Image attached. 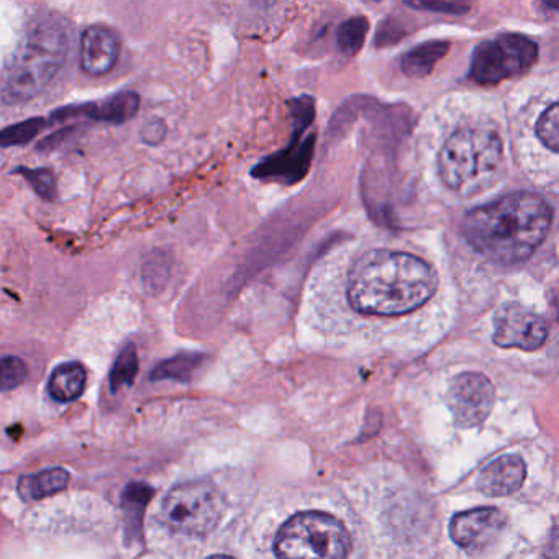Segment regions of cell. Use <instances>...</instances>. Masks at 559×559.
<instances>
[{"label": "cell", "mask_w": 559, "mask_h": 559, "mask_svg": "<svg viewBox=\"0 0 559 559\" xmlns=\"http://www.w3.org/2000/svg\"><path fill=\"white\" fill-rule=\"evenodd\" d=\"M438 274L431 264L404 251L372 250L349 271L348 302L365 316H404L437 293Z\"/></svg>", "instance_id": "cell-1"}, {"label": "cell", "mask_w": 559, "mask_h": 559, "mask_svg": "<svg viewBox=\"0 0 559 559\" xmlns=\"http://www.w3.org/2000/svg\"><path fill=\"white\" fill-rule=\"evenodd\" d=\"M551 222V207L539 195L513 192L471 211L463 234L486 260L522 263L545 241Z\"/></svg>", "instance_id": "cell-2"}, {"label": "cell", "mask_w": 559, "mask_h": 559, "mask_svg": "<svg viewBox=\"0 0 559 559\" xmlns=\"http://www.w3.org/2000/svg\"><path fill=\"white\" fill-rule=\"evenodd\" d=\"M70 53V35L57 21L31 28L0 73V99L21 106L40 96L61 73Z\"/></svg>", "instance_id": "cell-3"}, {"label": "cell", "mask_w": 559, "mask_h": 559, "mask_svg": "<svg viewBox=\"0 0 559 559\" xmlns=\"http://www.w3.org/2000/svg\"><path fill=\"white\" fill-rule=\"evenodd\" d=\"M441 181L460 198L483 194L506 173V150L492 127L473 126L456 130L438 156Z\"/></svg>", "instance_id": "cell-4"}, {"label": "cell", "mask_w": 559, "mask_h": 559, "mask_svg": "<svg viewBox=\"0 0 559 559\" xmlns=\"http://www.w3.org/2000/svg\"><path fill=\"white\" fill-rule=\"evenodd\" d=\"M349 539L345 525L323 512H302L287 520L274 542L280 559H346Z\"/></svg>", "instance_id": "cell-5"}, {"label": "cell", "mask_w": 559, "mask_h": 559, "mask_svg": "<svg viewBox=\"0 0 559 559\" xmlns=\"http://www.w3.org/2000/svg\"><path fill=\"white\" fill-rule=\"evenodd\" d=\"M224 500L214 484L207 480L179 484L163 499L159 519L173 532L202 536L221 522Z\"/></svg>", "instance_id": "cell-6"}, {"label": "cell", "mask_w": 559, "mask_h": 559, "mask_svg": "<svg viewBox=\"0 0 559 559\" xmlns=\"http://www.w3.org/2000/svg\"><path fill=\"white\" fill-rule=\"evenodd\" d=\"M538 60L535 41L523 35L506 34L483 41L471 60V80L479 84H497L522 76Z\"/></svg>", "instance_id": "cell-7"}, {"label": "cell", "mask_w": 559, "mask_h": 559, "mask_svg": "<svg viewBox=\"0 0 559 559\" xmlns=\"http://www.w3.org/2000/svg\"><path fill=\"white\" fill-rule=\"evenodd\" d=\"M548 333V320L542 313L520 304L503 306L493 319V343L502 348L533 352L542 348Z\"/></svg>", "instance_id": "cell-8"}, {"label": "cell", "mask_w": 559, "mask_h": 559, "mask_svg": "<svg viewBox=\"0 0 559 559\" xmlns=\"http://www.w3.org/2000/svg\"><path fill=\"white\" fill-rule=\"evenodd\" d=\"M492 382L479 372H463L456 376L448 389V407L457 427L473 428L483 424L492 411Z\"/></svg>", "instance_id": "cell-9"}, {"label": "cell", "mask_w": 559, "mask_h": 559, "mask_svg": "<svg viewBox=\"0 0 559 559\" xmlns=\"http://www.w3.org/2000/svg\"><path fill=\"white\" fill-rule=\"evenodd\" d=\"M506 526V515L493 507L457 513L450 523L453 542L467 551H480L492 545Z\"/></svg>", "instance_id": "cell-10"}, {"label": "cell", "mask_w": 559, "mask_h": 559, "mask_svg": "<svg viewBox=\"0 0 559 559\" xmlns=\"http://www.w3.org/2000/svg\"><path fill=\"white\" fill-rule=\"evenodd\" d=\"M120 57V38L112 28L93 25L81 38V68L91 78L109 74Z\"/></svg>", "instance_id": "cell-11"}, {"label": "cell", "mask_w": 559, "mask_h": 559, "mask_svg": "<svg viewBox=\"0 0 559 559\" xmlns=\"http://www.w3.org/2000/svg\"><path fill=\"white\" fill-rule=\"evenodd\" d=\"M140 96L136 93H120L107 99L97 100V103L86 104V106L70 107V109L58 110L53 114V119L68 120L74 117H87L96 122L126 123L139 114Z\"/></svg>", "instance_id": "cell-12"}, {"label": "cell", "mask_w": 559, "mask_h": 559, "mask_svg": "<svg viewBox=\"0 0 559 559\" xmlns=\"http://www.w3.org/2000/svg\"><path fill=\"white\" fill-rule=\"evenodd\" d=\"M526 467L516 454L497 457L487 464L477 477V487L486 496L503 497L519 490L525 480Z\"/></svg>", "instance_id": "cell-13"}, {"label": "cell", "mask_w": 559, "mask_h": 559, "mask_svg": "<svg viewBox=\"0 0 559 559\" xmlns=\"http://www.w3.org/2000/svg\"><path fill=\"white\" fill-rule=\"evenodd\" d=\"M68 484H70V473L63 467H51V469L22 477L19 483V493L25 502H35L61 492Z\"/></svg>", "instance_id": "cell-14"}, {"label": "cell", "mask_w": 559, "mask_h": 559, "mask_svg": "<svg viewBox=\"0 0 559 559\" xmlns=\"http://www.w3.org/2000/svg\"><path fill=\"white\" fill-rule=\"evenodd\" d=\"M86 369L81 362H64L58 366L48 382L51 397L58 402L76 401L86 388Z\"/></svg>", "instance_id": "cell-15"}, {"label": "cell", "mask_w": 559, "mask_h": 559, "mask_svg": "<svg viewBox=\"0 0 559 559\" xmlns=\"http://www.w3.org/2000/svg\"><path fill=\"white\" fill-rule=\"evenodd\" d=\"M450 45L444 41H430L420 45L405 55L402 70L408 78H425L433 71L435 64L447 55Z\"/></svg>", "instance_id": "cell-16"}, {"label": "cell", "mask_w": 559, "mask_h": 559, "mask_svg": "<svg viewBox=\"0 0 559 559\" xmlns=\"http://www.w3.org/2000/svg\"><path fill=\"white\" fill-rule=\"evenodd\" d=\"M45 126H47V122L44 119L35 117V119L25 120V122L17 123V126L0 130V148L22 146L32 142L44 130Z\"/></svg>", "instance_id": "cell-17"}, {"label": "cell", "mask_w": 559, "mask_h": 559, "mask_svg": "<svg viewBox=\"0 0 559 559\" xmlns=\"http://www.w3.org/2000/svg\"><path fill=\"white\" fill-rule=\"evenodd\" d=\"M136 371H139V356H136L135 346L129 345L114 365L112 374H110V384L114 391L122 388V385H130L135 379Z\"/></svg>", "instance_id": "cell-18"}, {"label": "cell", "mask_w": 559, "mask_h": 559, "mask_svg": "<svg viewBox=\"0 0 559 559\" xmlns=\"http://www.w3.org/2000/svg\"><path fill=\"white\" fill-rule=\"evenodd\" d=\"M368 21L356 17L342 24L338 31V47L348 55L358 53L362 47L366 34H368Z\"/></svg>", "instance_id": "cell-19"}, {"label": "cell", "mask_w": 559, "mask_h": 559, "mask_svg": "<svg viewBox=\"0 0 559 559\" xmlns=\"http://www.w3.org/2000/svg\"><path fill=\"white\" fill-rule=\"evenodd\" d=\"M27 379V365L17 356H0V391H12Z\"/></svg>", "instance_id": "cell-20"}, {"label": "cell", "mask_w": 559, "mask_h": 559, "mask_svg": "<svg viewBox=\"0 0 559 559\" xmlns=\"http://www.w3.org/2000/svg\"><path fill=\"white\" fill-rule=\"evenodd\" d=\"M19 175L27 179L35 192L47 201L57 198V176L50 169L19 168Z\"/></svg>", "instance_id": "cell-21"}, {"label": "cell", "mask_w": 559, "mask_h": 559, "mask_svg": "<svg viewBox=\"0 0 559 559\" xmlns=\"http://www.w3.org/2000/svg\"><path fill=\"white\" fill-rule=\"evenodd\" d=\"M558 104L552 103L536 122V135L551 152H558Z\"/></svg>", "instance_id": "cell-22"}, {"label": "cell", "mask_w": 559, "mask_h": 559, "mask_svg": "<svg viewBox=\"0 0 559 559\" xmlns=\"http://www.w3.org/2000/svg\"><path fill=\"white\" fill-rule=\"evenodd\" d=\"M166 136V127L162 120H153V122L146 123L142 130V140L146 145H159L163 139Z\"/></svg>", "instance_id": "cell-23"}, {"label": "cell", "mask_w": 559, "mask_h": 559, "mask_svg": "<svg viewBox=\"0 0 559 559\" xmlns=\"http://www.w3.org/2000/svg\"><path fill=\"white\" fill-rule=\"evenodd\" d=\"M412 8L427 9V11H443L448 14H464L467 11L466 5L450 4V2H441V4H433V2H427V4H411Z\"/></svg>", "instance_id": "cell-24"}, {"label": "cell", "mask_w": 559, "mask_h": 559, "mask_svg": "<svg viewBox=\"0 0 559 559\" xmlns=\"http://www.w3.org/2000/svg\"><path fill=\"white\" fill-rule=\"evenodd\" d=\"M209 559H234V558H230V556H212V558H209Z\"/></svg>", "instance_id": "cell-25"}]
</instances>
